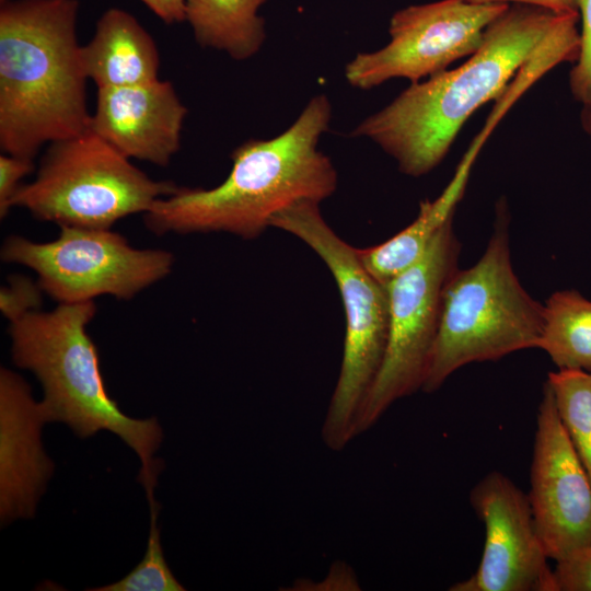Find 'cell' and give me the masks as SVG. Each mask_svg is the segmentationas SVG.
Returning a JSON list of instances; mask_svg holds the SVG:
<instances>
[{
	"mask_svg": "<svg viewBox=\"0 0 591 591\" xmlns=\"http://www.w3.org/2000/svg\"><path fill=\"white\" fill-rule=\"evenodd\" d=\"M579 13L509 4L485 30L478 49L460 67L413 82L351 132L378 144L408 176L431 172L448 154L468 117L497 97L534 62L577 58Z\"/></svg>",
	"mask_w": 591,
	"mask_h": 591,
	"instance_id": "obj_1",
	"label": "cell"
},
{
	"mask_svg": "<svg viewBox=\"0 0 591 591\" xmlns=\"http://www.w3.org/2000/svg\"><path fill=\"white\" fill-rule=\"evenodd\" d=\"M331 101L312 97L292 125L270 139L236 147L228 177L213 188L178 187L143 213L158 235L224 232L260 236L280 211L302 201L321 204L337 188V172L318 149L329 127Z\"/></svg>",
	"mask_w": 591,
	"mask_h": 591,
	"instance_id": "obj_2",
	"label": "cell"
},
{
	"mask_svg": "<svg viewBox=\"0 0 591 591\" xmlns=\"http://www.w3.org/2000/svg\"><path fill=\"white\" fill-rule=\"evenodd\" d=\"M78 0L0 8V148L34 160L44 144L90 129Z\"/></svg>",
	"mask_w": 591,
	"mask_h": 591,
	"instance_id": "obj_3",
	"label": "cell"
},
{
	"mask_svg": "<svg viewBox=\"0 0 591 591\" xmlns=\"http://www.w3.org/2000/svg\"><path fill=\"white\" fill-rule=\"evenodd\" d=\"M95 314L92 300L59 303L53 311H33L10 322L12 360L42 384L45 422H63L79 438L107 430L134 450L141 462L138 478L151 505L161 468L153 455L163 439L162 428L155 418L125 415L108 395L96 346L86 332Z\"/></svg>",
	"mask_w": 591,
	"mask_h": 591,
	"instance_id": "obj_4",
	"label": "cell"
},
{
	"mask_svg": "<svg viewBox=\"0 0 591 591\" xmlns=\"http://www.w3.org/2000/svg\"><path fill=\"white\" fill-rule=\"evenodd\" d=\"M544 304L521 285L511 263L509 218L499 210L482 257L449 278L422 392L432 393L460 368L537 348Z\"/></svg>",
	"mask_w": 591,
	"mask_h": 591,
	"instance_id": "obj_5",
	"label": "cell"
},
{
	"mask_svg": "<svg viewBox=\"0 0 591 591\" xmlns=\"http://www.w3.org/2000/svg\"><path fill=\"white\" fill-rule=\"evenodd\" d=\"M270 227L301 240L318 255L338 287L345 312L344 352L337 383L321 428L325 445L345 449L359 424L382 367L389 335L385 286L362 264L355 248L327 224L320 204L299 201L277 213Z\"/></svg>",
	"mask_w": 591,
	"mask_h": 591,
	"instance_id": "obj_6",
	"label": "cell"
},
{
	"mask_svg": "<svg viewBox=\"0 0 591 591\" xmlns=\"http://www.w3.org/2000/svg\"><path fill=\"white\" fill-rule=\"evenodd\" d=\"M177 188L152 179L89 129L49 143L35 178L19 188L11 206L59 227L111 229Z\"/></svg>",
	"mask_w": 591,
	"mask_h": 591,
	"instance_id": "obj_7",
	"label": "cell"
},
{
	"mask_svg": "<svg viewBox=\"0 0 591 591\" xmlns=\"http://www.w3.org/2000/svg\"><path fill=\"white\" fill-rule=\"evenodd\" d=\"M1 259L33 269L44 293L59 303L129 300L170 275L175 262L171 252L136 248L111 229L76 227H60L56 240L42 243L11 235Z\"/></svg>",
	"mask_w": 591,
	"mask_h": 591,
	"instance_id": "obj_8",
	"label": "cell"
},
{
	"mask_svg": "<svg viewBox=\"0 0 591 591\" xmlns=\"http://www.w3.org/2000/svg\"><path fill=\"white\" fill-rule=\"evenodd\" d=\"M460 251L451 220L415 264L384 283L387 344L364 405L359 434L375 425L396 401L421 391L439 329L444 287L459 268Z\"/></svg>",
	"mask_w": 591,
	"mask_h": 591,
	"instance_id": "obj_9",
	"label": "cell"
},
{
	"mask_svg": "<svg viewBox=\"0 0 591 591\" xmlns=\"http://www.w3.org/2000/svg\"><path fill=\"white\" fill-rule=\"evenodd\" d=\"M509 4L439 0L413 4L395 12L389 25L390 42L380 49L359 53L345 69L350 85L369 90L404 78L418 82L473 55L486 27Z\"/></svg>",
	"mask_w": 591,
	"mask_h": 591,
	"instance_id": "obj_10",
	"label": "cell"
},
{
	"mask_svg": "<svg viewBox=\"0 0 591 591\" xmlns=\"http://www.w3.org/2000/svg\"><path fill=\"white\" fill-rule=\"evenodd\" d=\"M543 547L555 563L591 546V479L543 385L528 493Z\"/></svg>",
	"mask_w": 591,
	"mask_h": 591,
	"instance_id": "obj_11",
	"label": "cell"
},
{
	"mask_svg": "<svg viewBox=\"0 0 591 591\" xmlns=\"http://www.w3.org/2000/svg\"><path fill=\"white\" fill-rule=\"evenodd\" d=\"M470 502L485 526L476 570L450 591H556L528 494L501 472L486 474Z\"/></svg>",
	"mask_w": 591,
	"mask_h": 591,
	"instance_id": "obj_12",
	"label": "cell"
},
{
	"mask_svg": "<svg viewBox=\"0 0 591 591\" xmlns=\"http://www.w3.org/2000/svg\"><path fill=\"white\" fill-rule=\"evenodd\" d=\"M186 114L170 81L97 88L90 130L129 159L166 166L181 148Z\"/></svg>",
	"mask_w": 591,
	"mask_h": 591,
	"instance_id": "obj_13",
	"label": "cell"
},
{
	"mask_svg": "<svg viewBox=\"0 0 591 591\" xmlns=\"http://www.w3.org/2000/svg\"><path fill=\"white\" fill-rule=\"evenodd\" d=\"M39 403L18 373L0 370V518H32L54 471L40 441Z\"/></svg>",
	"mask_w": 591,
	"mask_h": 591,
	"instance_id": "obj_14",
	"label": "cell"
},
{
	"mask_svg": "<svg viewBox=\"0 0 591 591\" xmlns=\"http://www.w3.org/2000/svg\"><path fill=\"white\" fill-rule=\"evenodd\" d=\"M83 66L97 88L126 86L159 79L160 55L148 31L129 12L111 8L82 46Z\"/></svg>",
	"mask_w": 591,
	"mask_h": 591,
	"instance_id": "obj_15",
	"label": "cell"
},
{
	"mask_svg": "<svg viewBox=\"0 0 591 591\" xmlns=\"http://www.w3.org/2000/svg\"><path fill=\"white\" fill-rule=\"evenodd\" d=\"M476 146L465 155L454 177L434 200L420 204L417 218L387 241L358 248L367 270L383 285L415 264L437 233L451 220L461 200L476 155Z\"/></svg>",
	"mask_w": 591,
	"mask_h": 591,
	"instance_id": "obj_16",
	"label": "cell"
},
{
	"mask_svg": "<svg viewBox=\"0 0 591 591\" xmlns=\"http://www.w3.org/2000/svg\"><path fill=\"white\" fill-rule=\"evenodd\" d=\"M267 0H184L185 21L196 42L235 60L253 57L266 38L258 14Z\"/></svg>",
	"mask_w": 591,
	"mask_h": 591,
	"instance_id": "obj_17",
	"label": "cell"
},
{
	"mask_svg": "<svg viewBox=\"0 0 591 591\" xmlns=\"http://www.w3.org/2000/svg\"><path fill=\"white\" fill-rule=\"evenodd\" d=\"M537 348L557 369L591 372V301L573 289L551 294Z\"/></svg>",
	"mask_w": 591,
	"mask_h": 591,
	"instance_id": "obj_18",
	"label": "cell"
},
{
	"mask_svg": "<svg viewBox=\"0 0 591 591\" xmlns=\"http://www.w3.org/2000/svg\"><path fill=\"white\" fill-rule=\"evenodd\" d=\"M563 426L591 479V372L557 369L545 381Z\"/></svg>",
	"mask_w": 591,
	"mask_h": 591,
	"instance_id": "obj_19",
	"label": "cell"
},
{
	"mask_svg": "<svg viewBox=\"0 0 591 591\" xmlns=\"http://www.w3.org/2000/svg\"><path fill=\"white\" fill-rule=\"evenodd\" d=\"M159 506L150 507V533L141 561L124 578L90 591H184L164 558L157 524Z\"/></svg>",
	"mask_w": 591,
	"mask_h": 591,
	"instance_id": "obj_20",
	"label": "cell"
},
{
	"mask_svg": "<svg viewBox=\"0 0 591 591\" xmlns=\"http://www.w3.org/2000/svg\"><path fill=\"white\" fill-rule=\"evenodd\" d=\"M580 46L577 63L569 74L572 96L583 106L591 105V0H580Z\"/></svg>",
	"mask_w": 591,
	"mask_h": 591,
	"instance_id": "obj_21",
	"label": "cell"
},
{
	"mask_svg": "<svg viewBox=\"0 0 591 591\" xmlns=\"http://www.w3.org/2000/svg\"><path fill=\"white\" fill-rule=\"evenodd\" d=\"M44 291L37 281L26 276L13 275L0 290V309L10 321L40 309Z\"/></svg>",
	"mask_w": 591,
	"mask_h": 591,
	"instance_id": "obj_22",
	"label": "cell"
},
{
	"mask_svg": "<svg viewBox=\"0 0 591 591\" xmlns=\"http://www.w3.org/2000/svg\"><path fill=\"white\" fill-rule=\"evenodd\" d=\"M556 591H591V546L556 561Z\"/></svg>",
	"mask_w": 591,
	"mask_h": 591,
	"instance_id": "obj_23",
	"label": "cell"
},
{
	"mask_svg": "<svg viewBox=\"0 0 591 591\" xmlns=\"http://www.w3.org/2000/svg\"><path fill=\"white\" fill-rule=\"evenodd\" d=\"M34 170L33 160L2 153L0 155V218L8 216L21 181Z\"/></svg>",
	"mask_w": 591,
	"mask_h": 591,
	"instance_id": "obj_24",
	"label": "cell"
},
{
	"mask_svg": "<svg viewBox=\"0 0 591 591\" xmlns=\"http://www.w3.org/2000/svg\"><path fill=\"white\" fill-rule=\"evenodd\" d=\"M474 3L523 4L542 8L557 14L579 13L580 0H466Z\"/></svg>",
	"mask_w": 591,
	"mask_h": 591,
	"instance_id": "obj_25",
	"label": "cell"
},
{
	"mask_svg": "<svg viewBox=\"0 0 591 591\" xmlns=\"http://www.w3.org/2000/svg\"><path fill=\"white\" fill-rule=\"evenodd\" d=\"M166 24L185 21L184 0H140Z\"/></svg>",
	"mask_w": 591,
	"mask_h": 591,
	"instance_id": "obj_26",
	"label": "cell"
},
{
	"mask_svg": "<svg viewBox=\"0 0 591 591\" xmlns=\"http://www.w3.org/2000/svg\"><path fill=\"white\" fill-rule=\"evenodd\" d=\"M581 125L588 136L591 137V105L583 106L581 113Z\"/></svg>",
	"mask_w": 591,
	"mask_h": 591,
	"instance_id": "obj_27",
	"label": "cell"
},
{
	"mask_svg": "<svg viewBox=\"0 0 591 591\" xmlns=\"http://www.w3.org/2000/svg\"><path fill=\"white\" fill-rule=\"evenodd\" d=\"M4 1H7V0H0V2H4Z\"/></svg>",
	"mask_w": 591,
	"mask_h": 591,
	"instance_id": "obj_28",
	"label": "cell"
}]
</instances>
